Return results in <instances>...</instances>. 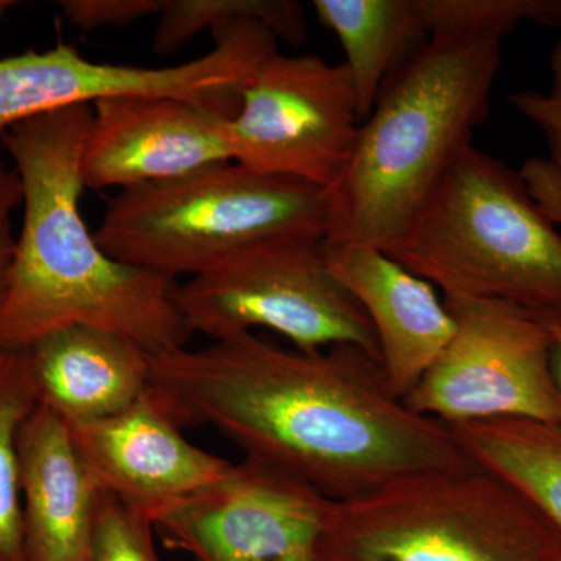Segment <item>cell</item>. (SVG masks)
I'll list each match as a JSON object with an SVG mask.
<instances>
[{"label":"cell","instance_id":"cell-1","mask_svg":"<svg viewBox=\"0 0 561 561\" xmlns=\"http://www.w3.org/2000/svg\"><path fill=\"white\" fill-rule=\"evenodd\" d=\"M150 393L181 427H213L245 453L350 501L430 471L474 470L448 426L390 393L356 346L306 353L254 332L150 356Z\"/></svg>","mask_w":561,"mask_h":561},{"label":"cell","instance_id":"cell-2","mask_svg":"<svg viewBox=\"0 0 561 561\" xmlns=\"http://www.w3.org/2000/svg\"><path fill=\"white\" fill-rule=\"evenodd\" d=\"M92 106L31 117L0 133L21 180L24 220L0 295V350L88 327L130 339L150 356L184 348L191 328L176 280L113 260L81 216V150Z\"/></svg>","mask_w":561,"mask_h":561},{"label":"cell","instance_id":"cell-3","mask_svg":"<svg viewBox=\"0 0 561 561\" xmlns=\"http://www.w3.org/2000/svg\"><path fill=\"white\" fill-rule=\"evenodd\" d=\"M502 36L432 35L383 84L339 180L327 191L324 243L389 250L486 121Z\"/></svg>","mask_w":561,"mask_h":561},{"label":"cell","instance_id":"cell-4","mask_svg":"<svg viewBox=\"0 0 561 561\" xmlns=\"http://www.w3.org/2000/svg\"><path fill=\"white\" fill-rule=\"evenodd\" d=\"M389 256L445 297L561 309V234L522 173L470 144Z\"/></svg>","mask_w":561,"mask_h":561},{"label":"cell","instance_id":"cell-5","mask_svg":"<svg viewBox=\"0 0 561 561\" xmlns=\"http://www.w3.org/2000/svg\"><path fill=\"white\" fill-rule=\"evenodd\" d=\"M327 213V191L228 161L121 191L94 236L113 260L176 280L265 239L324 241Z\"/></svg>","mask_w":561,"mask_h":561},{"label":"cell","instance_id":"cell-6","mask_svg":"<svg viewBox=\"0 0 561 561\" xmlns=\"http://www.w3.org/2000/svg\"><path fill=\"white\" fill-rule=\"evenodd\" d=\"M560 560L537 511L482 468L419 472L330 501L317 545V561Z\"/></svg>","mask_w":561,"mask_h":561},{"label":"cell","instance_id":"cell-7","mask_svg":"<svg viewBox=\"0 0 561 561\" xmlns=\"http://www.w3.org/2000/svg\"><path fill=\"white\" fill-rule=\"evenodd\" d=\"M173 297L192 334L214 342L264 328L306 353L351 345L381 362L367 313L332 275L319 239L250 243L176 284Z\"/></svg>","mask_w":561,"mask_h":561},{"label":"cell","instance_id":"cell-8","mask_svg":"<svg viewBox=\"0 0 561 561\" xmlns=\"http://www.w3.org/2000/svg\"><path fill=\"white\" fill-rule=\"evenodd\" d=\"M208 54L169 68L103 65L72 44L0 58V133L31 117L117 98H171L230 121L257 68L278 51V38L254 21L213 33Z\"/></svg>","mask_w":561,"mask_h":561},{"label":"cell","instance_id":"cell-9","mask_svg":"<svg viewBox=\"0 0 561 561\" xmlns=\"http://www.w3.org/2000/svg\"><path fill=\"white\" fill-rule=\"evenodd\" d=\"M443 300L456 332L404 404L445 426L502 419L561 426L542 312L489 298Z\"/></svg>","mask_w":561,"mask_h":561},{"label":"cell","instance_id":"cell-10","mask_svg":"<svg viewBox=\"0 0 561 561\" xmlns=\"http://www.w3.org/2000/svg\"><path fill=\"white\" fill-rule=\"evenodd\" d=\"M360 124L343 62L276 51L243 87L224 131L232 161L328 191L350 160Z\"/></svg>","mask_w":561,"mask_h":561},{"label":"cell","instance_id":"cell-11","mask_svg":"<svg viewBox=\"0 0 561 561\" xmlns=\"http://www.w3.org/2000/svg\"><path fill=\"white\" fill-rule=\"evenodd\" d=\"M330 500L286 472L243 459L153 518L171 551L195 561H317Z\"/></svg>","mask_w":561,"mask_h":561},{"label":"cell","instance_id":"cell-12","mask_svg":"<svg viewBox=\"0 0 561 561\" xmlns=\"http://www.w3.org/2000/svg\"><path fill=\"white\" fill-rule=\"evenodd\" d=\"M224 124L216 114L179 99L94 103L81 150L84 190H130L232 161Z\"/></svg>","mask_w":561,"mask_h":561},{"label":"cell","instance_id":"cell-13","mask_svg":"<svg viewBox=\"0 0 561 561\" xmlns=\"http://www.w3.org/2000/svg\"><path fill=\"white\" fill-rule=\"evenodd\" d=\"M68 426L99 490L151 522L169 505L224 481L234 467L187 440L150 391L125 411Z\"/></svg>","mask_w":561,"mask_h":561},{"label":"cell","instance_id":"cell-14","mask_svg":"<svg viewBox=\"0 0 561 561\" xmlns=\"http://www.w3.org/2000/svg\"><path fill=\"white\" fill-rule=\"evenodd\" d=\"M324 256L362 306L378 341L383 381L398 400L421 381L456 332V320L430 280L420 278L383 250L330 245Z\"/></svg>","mask_w":561,"mask_h":561},{"label":"cell","instance_id":"cell-15","mask_svg":"<svg viewBox=\"0 0 561 561\" xmlns=\"http://www.w3.org/2000/svg\"><path fill=\"white\" fill-rule=\"evenodd\" d=\"M16 448L28 561H83L102 491L68 423L38 404L22 423Z\"/></svg>","mask_w":561,"mask_h":561},{"label":"cell","instance_id":"cell-16","mask_svg":"<svg viewBox=\"0 0 561 561\" xmlns=\"http://www.w3.org/2000/svg\"><path fill=\"white\" fill-rule=\"evenodd\" d=\"M24 353L38 404L68 424L106 419L150 391V354L114 332L62 328Z\"/></svg>","mask_w":561,"mask_h":561},{"label":"cell","instance_id":"cell-17","mask_svg":"<svg viewBox=\"0 0 561 561\" xmlns=\"http://www.w3.org/2000/svg\"><path fill=\"white\" fill-rule=\"evenodd\" d=\"M312 7L341 41L364 122L383 84L431 38L416 0H313Z\"/></svg>","mask_w":561,"mask_h":561},{"label":"cell","instance_id":"cell-18","mask_svg":"<svg viewBox=\"0 0 561 561\" xmlns=\"http://www.w3.org/2000/svg\"><path fill=\"white\" fill-rule=\"evenodd\" d=\"M448 427L472 463L518 491L561 545V426L502 419Z\"/></svg>","mask_w":561,"mask_h":561},{"label":"cell","instance_id":"cell-19","mask_svg":"<svg viewBox=\"0 0 561 561\" xmlns=\"http://www.w3.org/2000/svg\"><path fill=\"white\" fill-rule=\"evenodd\" d=\"M242 21L260 22L291 46L308 36L305 10L295 0H164L151 47L158 55L175 54L203 32Z\"/></svg>","mask_w":561,"mask_h":561},{"label":"cell","instance_id":"cell-20","mask_svg":"<svg viewBox=\"0 0 561 561\" xmlns=\"http://www.w3.org/2000/svg\"><path fill=\"white\" fill-rule=\"evenodd\" d=\"M36 405L24 350H0V561H28L16 445Z\"/></svg>","mask_w":561,"mask_h":561},{"label":"cell","instance_id":"cell-21","mask_svg":"<svg viewBox=\"0 0 561 561\" xmlns=\"http://www.w3.org/2000/svg\"><path fill=\"white\" fill-rule=\"evenodd\" d=\"M430 35L482 32L511 35L524 21L561 31V0H416Z\"/></svg>","mask_w":561,"mask_h":561},{"label":"cell","instance_id":"cell-22","mask_svg":"<svg viewBox=\"0 0 561 561\" xmlns=\"http://www.w3.org/2000/svg\"><path fill=\"white\" fill-rule=\"evenodd\" d=\"M153 522L110 493H101L83 561H161Z\"/></svg>","mask_w":561,"mask_h":561},{"label":"cell","instance_id":"cell-23","mask_svg":"<svg viewBox=\"0 0 561 561\" xmlns=\"http://www.w3.org/2000/svg\"><path fill=\"white\" fill-rule=\"evenodd\" d=\"M551 84L546 91L513 92V108L540 128L548 142L549 157L546 158L561 173V39L549 57Z\"/></svg>","mask_w":561,"mask_h":561},{"label":"cell","instance_id":"cell-24","mask_svg":"<svg viewBox=\"0 0 561 561\" xmlns=\"http://www.w3.org/2000/svg\"><path fill=\"white\" fill-rule=\"evenodd\" d=\"M66 20L84 32L122 27L160 14L164 0H62L58 3Z\"/></svg>","mask_w":561,"mask_h":561},{"label":"cell","instance_id":"cell-25","mask_svg":"<svg viewBox=\"0 0 561 561\" xmlns=\"http://www.w3.org/2000/svg\"><path fill=\"white\" fill-rule=\"evenodd\" d=\"M22 206L20 176L0 158V295L5 289L13 262L16 238L13 234V213Z\"/></svg>","mask_w":561,"mask_h":561},{"label":"cell","instance_id":"cell-26","mask_svg":"<svg viewBox=\"0 0 561 561\" xmlns=\"http://www.w3.org/2000/svg\"><path fill=\"white\" fill-rule=\"evenodd\" d=\"M519 173L534 201L557 227H561V173L546 158L540 157L524 162Z\"/></svg>","mask_w":561,"mask_h":561},{"label":"cell","instance_id":"cell-27","mask_svg":"<svg viewBox=\"0 0 561 561\" xmlns=\"http://www.w3.org/2000/svg\"><path fill=\"white\" fill-rule=\"evenodd\" d=\"M552 332L551 371L553 386L561 401V309L542 312Z\"/></svg>","mask_w":561,"mask_h":561},{"label":"cell","instance_id":"cell-28","mask_svg":"<svg viewBox=\"0 0 561 561\" xmlns=\"http://www.w3.org/2000/svg\"><path fill=\"white\" fill-rule=\"evenodd\" d=\"M16 5V2H10V0H0V18L7 13L10 9Z\"/></svg>","mask_w":561,"mask_h":561},{"label":"cell","instance_id":"cell-29","mask_svg":"<svg viewBox=\"0 0 561 561\" xmlns=\"http://www.w3.org/2000/svg\"><path fill=\"white\" fill-rule=\"evenodd\" d=\"M561 561V560H560Z\"/></svg>","mask_w":561,"mask_h":561}]
</instances>
